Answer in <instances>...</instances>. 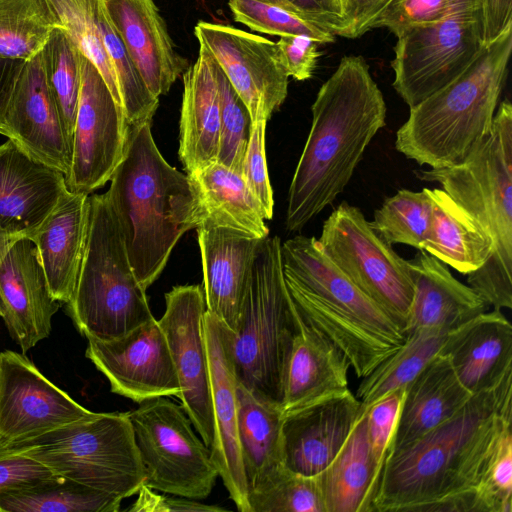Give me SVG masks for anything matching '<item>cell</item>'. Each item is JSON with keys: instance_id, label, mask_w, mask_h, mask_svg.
<instances>
[{"instance_id": "6da1fadb", "label": "cell", "mask_w": 512, "mask_h": 512, "mask_svg": "<svg viewBox=\"0 0 512 512\" xmlns=\"http://www.w3.org/2000/svg\"><path fill=\"white\" fill-rule=\"evenodd\" d=\"M512 425V371L451 418L389 452L370 512H482L478 488Z\"/></svg>"}, {"instance_id": "7a4b0ae2", "label": "cell", "mask_w": 512, "mask_h": 512, "mask_svg": "<svg viewBox=\"0 0 512 512\" xmlns=\"http://www.w3.org/2000/svg\"><path fill=\"white\" fill-rule=\"evenodd\" d=\"M312 124L288 192L285 226L301 231L331 205L377 132L386 103L361 55L340 59L311 107Z\"/></svg>"}, {"instance_id": "3957f363", "label": "cell", "mask_w": 512, "mask_h": 512, "mask_svg": "<svg viewBox=\"0 0 512 512\" xmlns=\"http://www.w3.org/2000/svg\"><path fill=\"white\" fill-rule=\"evenodd\" d=\"M110 181L105 195L135 276L147 290L183 234L200 225L193 186L187 174L164 159L149 123L129 126L124 157Z\"/></svg>"}, {"instance_id": "277c9868", "label": "cell", "mask_w": 512, "mask_h": 512, "mask_svg": "<svg viewBox=\"0 0 512 512\" xmlns=\"http://www.w3.org/2000/svg\"><path fill=\"white\" fill-rule=\"evenodd\" d=\"M512 51V27L485 45L453 81L410 108L395 148L419 165L463 162L490 134Z\"/></svg>"}, {"instance_id": "5b68a950", "label": "cell", "mask_w": 512, "mask_h": 512, "mask_svg": "<svg viewBox=\"0 0 512 512\" xmlns=\"http://www.w3.org/2000/svg\"><path fill=\"white\" fill-rule=\"evenodd\" d=\"M436 182L484 230L492 242L489 260L469 273L467 284L495 310L512 308V105L502 101L492 130L460 164L419 169Z\"/></svg>"}, {"instance_id": "8992f818", "label": "cell", "mask_w": 512, "mask_h": 512, "mask_svg": "<svg viewBox=\"0 0 512 512\" xmlns=\"http://www.w3.org/2000/svg\"><path fill=\"white\" fill-rule=\"evenodd\" d=\"M67 314L87 339L110 340L154 318L104 194L89 196L84 253Z\"/></svg>"}, {"instance_id": "52a82bcc", "label": "cell", "mask_w": 512, "mask_h": 512, "mask_svg": "<svg viewBox=\"0 0 512 512\" xmlns=\"http://www.w3.org/2000/svg\"><path fill=\"white\" fill-rule=\"evenodd\" d=\"M299 319L289 294L278 236L263 239L233 332L237 381L260 400L280 405Z\"/></svg>"}, {"instance_id": "ba28073f", "label": "cell", "mask_w": 512, "mask_h": 512, "mask_svg": "<svg viewBox=\"0 0 512 512\" xmlns=\"http://www.w3.org/2000/svg\"><path fill=\"white\" fill-rule=\"evenodd\" d=\"M21 446L54 474L120 500L144 482L128 412H92Z\"/></svg>"}, {"instance_id": "9c48e42d", "label": "cell", "mask_w": 512, "mask_h": 512, "mask_svg": "<svg viewBox=\"0 0 512 512\" xmlns=\"http://www.w3.org/2000/svg\"><path fill=\"white\" fill-rule=\"evenodd\" d=\"M128 416L144 470L143 485L192 500L207 498L219 473L210 448L195 433L182 406L156 397L139 403Z\"/></svg>"}, {"instance_id": "30bf717a", "label": "cell", "mask_w": 512, "mask_h": 512, "mask_svg": "<svg viewBox=\"0 0 512 512\" xmlns=\"http://www.w3.org/2000/svg\"><path fill=\"white\" fill-rule=\"evenodd\" d=\"M318 241L331 261L405 333L414 294L408 260L372 229L362 211L342 201L325 220Z\"/></svg>"}, {"instance_id": "8fae6325", "label": "cell", "mask_w": 512, "mask_h": 512, "mask_svg": "<svg viewBox=\"0 0 512 512\" xmlns=\"http://www.w3.org/2000/svg\"><path fill=\"white\" fill-rule=\"evenodd\" d=\"M395 36L392 86L409 108L453 81L485 46L479 10L412 25Z\"/></svg>"}, {"instance_id": "7c38bea8", "label": "cell", "mask_w": 512, "mask_h": 512, "mask_svg": "<svg viewBox=\"0 0 512 512\" xmlns=\"http://www.w3.org/2000/svg\"><path fill=\"white\" fill-rule=\"evenodd\" d=\"M81 89L65 186L89 195L110 180L124 157L128 124L98 69L81 54Z\"/></svg>"}, {"instance_id": "4fadbf2b", "label": "cell", "mask_w": 512, "mask_h": 512, "mask_svg": "<svg viewBox=\"0 0 512 512\" xmlns=\"http://www.w3.org/2000/svg\"><path fill=\"white\" fill-rule=\"evenodd\" d=\"M248 108L253 123L268 121L288 94V74L276 43L230 25L199 21L194 28Z\"/></svg>"}, {"instance_id": "5bb4252c", "label": "cell", "mask_w": 512, "mask_h": 512, "mask_svg": "<svg viewBox=\"0 0 512 512\" xmlns=\"http://www.w3.org/2000/svg\"><path fill=\"white\" fill-rule=\"evenodd\" d=\"M165 312L158 320L181 387V406L210 449L214 418L204 336L206 304L200 285H179L165 294Z\"/></svg>"}, {"instance_id": "9a60e30c", "label": "cell", "mask_w": 512, "mask_h": 512, "mask_svg": "<svg viewBox=\"0 0 512 512\" xmlns=\"http://www.w3.org/2000/svg\"><path fill=\"white\" fill-rule=\"evenodd\" d=\"M91 413L45 377L24 353H0L1 447L21 446Z\"/></svg>"}, {"instance_id": "2e32d148", "label": "cell", "mask_w": 512, "mask_h": 512, "mask_svg": "<svg viewBox=\"0 0 512 512\" xmlns=\"http://www.w3.org/2000/svg\"><path fill=\"white\" fill-rule=\"evenodd\" d=\"M87 340L85 356L108 379L113 393L137 403L156 397L179 398L177 372L155 318L118 338Z\"/></svg>"}, {"instance_id": "e0dca14e", "label": "cell", "mask_w": 512, "mask_h": 512, "mask_svg": "<svg viewBox=\"0 0 512 512\" xmlns=\"http://www.w3.org/2000/svg\"><path fill=\"white\" fill-rule=\"evenodd\" d=\"M285 280L396 346L406 340L398 323L323 251L318 239L298 235L281 243Z\"/></svg>"}, {"instance_id": "ac0fdd59", "label": "cell", "mask_w": 512, "mask_h": 512, "mask_svg": "<svg viewBox=\"0 0 512 512\" xmlns=\"http://www.w3.org/2000/svg\"><path fill=\"white\" fill-rule=\"evenodd\" d=\"M0 134L33 159L68 174L71 142L45 79L41 51L24 62L1 119Z\"/></svg>"}, {"instance_id": "d6986e66", "label": "cell", "mask_w": 512, "mask_h": 512, "mask_svg": "<svg viewBox=\"0 0 512 512\" xmlns=\"http://www.w3.org/2000/svg\"><path fill=\"white\" fill-rule=\"evenodd\" d=\"M204 336L210 373L214 418L212 460L230 498L240 512H250L237 427V378L233 358V332L206 310Z\"/></svg>"}, {"instance_id": "ffe728a7", "label": "cell", "mask_w": 512, "mask_h": 512, "mask_svg": "<svg viewBox=\"0 0 512 512\" xmlns=\"http://www.w3.org/2000/svg\"><path fill=\"white\" fill-rule=\"evenodd\" d=\"M59 307L34 242L18 238L0 264V316L23 353L49 337Z\"/></svg>"}, {"instance_id": "44dd1931", "label": "cell", "mask_w": 512, "mask_h": 512, "mask_svg": "<svg viewBox=\"0 0 512 512\" xmlns=\"http://www.w3.org/2000/svg\"><path fill=\"white\" fill-rule=\"evenodd\" d=\"M360 415V401L347 389L287 413L282 425V463L315 476L341 450Z\"/></svg>"}, {"instance_id": "7402d4cb", "label": "cell", "mask_w": 512, "mask_h": 512, "mask_svg": "<svg viewBox=\"0 0 512 512\" xmlns=\"http://www.w3.org/2000/svg\"><path fill=\"white\" fill-rule=\"evenodd\" d=\"M65 189L63 173L8 139L0 145V234L31 238Z\"/></svg>"}, {"instance_id": "603a6c76", "label": "cell", "mask_w": 512, "mask_h": 512, "mask_svg": "<svg viewBox=\"0 0 512 512\" xmlns=\"http://www.w3.org/2000/svg\"><path fill=\"white\" fill-rule=\"evenodd\" d=\"M101 2L150 92L158 98L166 94L189 65L175 50L154 0Z\"/></svg>"}, {"instance_id": "cb8c5ba5", "label": "cell", "mask_w": 512, "mask_h": 512, "mask_svg": "<svg viewBox=\"0 0 512 512\" xmlns=\"http://www.w3.org/2000/svg\"><path fill=\"white\" fill-rule=\"evenodd\" d=\"M206 310L236 330L250 272L263 241L223 227L196 228Z\"/></svg>"}, {"instance_id": "d4e9b609", "label": "cell", "mask_w": 512, "mask_h": 512, "mask_svg": "<svg viewBox=\"0 0 512 512\" xmlns=\"http://www.w3.org/2000/svg\"><path fill=\"white\" fill-rule=\"evenodd\" d=\"M89 195L67 188L30 238L53 297L68 303L77 282L87 237Z\"/></svg>"}, {"instance_id": "484cf974", "label": "cell", "mask_w": 512, "mask_h": 512, "mask_svg": "<svg viewBox=\"0 0 512 512\" xmlns=\"http://www.w3.org/2000/svg\"><path fill=\"white\" fill-rule=\"evenodd\" d=\"M414 284L405 334L420 328L455 329L489 308L444 263L424 250L408 261Z\"/></svg>"}, {"instance_id": "4316f807", "label": "cell", "mask_w": 512, "mask_h": 512, "mask_svg": "<svg viewBox=\"0 0 512 512\" xmlns=\"http://www.w3.org/2000/svg\"><path fill=\"white\" fill-rule=\"evenodd\" d=\"M473 395L512 371V326L501 310L486 311L452 331L443 351Z\"/></svg>"}, {"instance_id": "83f0119b", "label": "cell", "mask_w": 512, "mask_h": 512, "mask_svg": "<svg viewBox=\"0 0 512 512\" xmlns=\"http://www.w3.org/2000/svg\"><path fill=\"white\" fill-rule=\"evenodd\" d=\"M178 155L184 170L197 171L217 162L220 107L211 54L199 46L196 61L183 72Z\"/></svg>"}, {"instance_id": "f1b7e54d", "label": "cell", "mask_w": 512, "mask_h": 512, "mask_svg": "<svg viewBox=\"0 0 512 512\" xmlns=\"http://www.w3.org/2000/svg\"><path fill=\"white\" fill-rule=\"evenodd\" d=\"M471 396L455 374L449 356L436 355L405 388L390 451L454 416Z\"/></svg>"}, {"instance_id": "f546056e", "label": "cell", "mask_w": 512, "mask_h": 512, "mask_svg": "<svg viewBox=\"0 0 512 512\" xmlns=\"http://www.w3.org/2000/svg\"><path fill=\"white\" fill-rule=\"evenodd\" d=\"M298 319L299 330L284 376L280 404L283 415L349 389L348 359L299 316Z\"/></svg>"}, {"instance_id": "4dcf8cb0", "label": "cell", "mask_w": 512, "mask_h": 512, "mask_svg": "<svg viewBox=\"0 0 512 512\" xmlns=\"http://www.w3.org/2000/svg\"><path fill=\"white\" fill-rule=\"evenodd\" d=\"M187 175L198 201L199 226L223 227L262 239L269 235L263 209L240 174L214 162Z\"/></svg>"}, {"instance_id": "1f68e13d", "label": "cell", "mask_w": 512, "mask_h": 512, "mask_svg": "<svg viewBox=\"0 0 512 512\" xmlns=\"http://www.w3.org/2000/svg\"><path fill=\"white\" fill-rule=\"evenodd\" d=\"M367 434L366 413L329 466L319 474L325 512H370L380 483Z\"/></svg>"}, {"instance_id": "d6a6232c", "label": "cell", "mask_w": 512, "mask_h": 512, "mask_svg": "<svg viewBox=\"0 0 512 512\" xmlns=\"http://www.w3.org/2000/svg\"><path fill=\"white\" fill-rule=\"evenodd\" d=\"M286 285L300 319L344 354L358 378L367 376L400 347L298 286L287 281Z\"/></svg>"}, {"instance_id": "836d02e7", "label": "cell", "mask_w": 512, "mask_h": 512, "mask_svg": "<svg viewBox=\"0 0 512 512\" xmlns=\"http://www.w3.org/2000/svg\"><path fill=\"white\" fill-rule=\"evenodd\" d=\"M432 216L423 250L468 275L491 257L492 242L480 225L443 189H429Z\"/></svg>"}, {"instance_id": "e575fe53", "label": "cell", "mask_w": 512, "mask_h": 512, "mask_svg": "<svg viewBox=\"0 0 512 512\" xmlns=\"http://www.w3.org/2000/svg\"><path fill=\"white\" fill-rule=\"evenodd\" d=\"M237 427L249 490L282 463L283 412L280 405L255 397L237 381Z\"/></svg>"}, {"instance_id": "d590c367", "label": "cell", "mask_w": 512, "mask_h": 512, "mask_svg": "<svg viewBox=\"0 0 512 512\" xmlns=\"http://www.w3.org/2000/svg\"><path fill=\"white\" fill-rule=\"evenodd\" d=\"M453 330L420 328L409 332L394 353L362 378L355 394L360 414L394 391L406 388L430 360L443 353Z\"/></svg>"}, {"instance_id": "8d00e7d4", "label": "cell", "mask_w": 512, "mask_h": 512, "mask_svg": "<svg viewBox=\"0 0 512 512\" xmlns=\"http://www.w3.org/2000/svg\"><path fill=\"white\" fill-rule=\"evenodd\" d=\"M122 500L53 474L0 493V512H117Z\"/></svg>"}, {"instance_id": "74e56055", "label": "cell", "mask_w": 512, "mask_h": 512, "mask_svg": "<svg viewBox=\"0 0 512 512\" xmlns=\"http://www.w3.org/2000/svg\"><path fill=\"white\" fill-rule=\"evenodd\" d=\"M56 27L48 0H0V57L33 58Z\"/></svg>"}, {"instance_id": "f35d334b", "label": "cell", "mask_w": 512, "mask_h": 512, "mask_svg": "<svg viewBox=\"0 0 512 512\" xmlns=\"http://www.w3.org/2000/svg\"><path fill=\"white\" fill-rule=\"evenodd\" d=\"M248 501L250 512H325L319 474L303 475L283 463L249 490Z\"/></svg>"}, {"instance_id": "ab89813d", "label": "cell", "mask_w": 512, "mask_h": 512, "mask_svg": "<svg viewBox=\"0 0 512 512\" xmlns=\"http://www.w3.org/2000/svg\"><path fill=\"white\" fill-rule=\"evenodd\" d=\"M60 27L80 53L98 69L122 107L118 84L107 54L99 16L101 0H48ZM123 108V107H122Z\"/></svg>"}, {"instance_id": "60d3db41", "label": "cell", "mask_w": 512, "mask_h": 512, "mask_svg": "<svg viewBox=\"0 0 512 512\" xmlns=\"http://www.w3.org/2000/svg\"><path fill=\"white\" fill-rule=\"evenodd\" d=\"M41 56L48 88L72 144L81 89V53L65 32L56 27L43 46Z\"/></svg>"}, {"instance_id": "b9f144b4", "label": "cell", "mask_w": 512, "mask_h": 512, "mask_svg": "<svg viewBox=\"0 0 512 512\" xmlns=\"http://www.w3.org/2000/svg\"><path fill=\"white\" fill-rule=\"evenodd\" d=\"M432 216L429 189L399 190L375 210L372 229L388 244H404L423 250Z\"/></svg>"}, {"instance_id": "7bdbcfd3", "label": "cell", "mask_w": 512, "mask_h": 512, "mask_svg": "<svg viewBox=\"0 0 512 512\" xmlns=\"http://www.w3.org/2000/svg\"><path fill=\"white\" fill-rule=\"evenodd\" d=\"M99 23L104 45L117 80L128 126L151 124L158 108L159 98L154 96L146 86L123 42L108 20L102 2Z\"/></svg>"}, {"instance_id": "ee69618b", "label": "cell", "mask_w": 512, "mask_h": 512, "mask_svg": "<svg viewBox=\"0 0 512 512\" xmlns=\"http://www.w3.org/2000/svg\"><path fill=\"white\" fill-rule=\"evenodd\" d=\"M213 68L220 107L217 162L241 175L254 123L248 108L214 59Z\"/></svg>"}, {"instance_id": "f6af8a7d", "label": "cell", "mask_w": 512, "mask_h": 512, "mask_svg": "<svg viewBox=\"0 0 512 512\" xmlns=\"http://www.w3.org/2000/svg\"><path fill=\"white\" fill-rule=\"evenodd\" d=\"M228 6L236 22L251 30L269 35H303L320 44L334 43L335 35L301 16L261 0H229Z\"/></svg>"}, {"instance_id": "bcb514c9", "label": "cell", "mask_w": 512, "mask_h": 512, "mask_svg": "<svg viewBox=\"0 0 512 512\" xmlns=\"http://www.w3.org/2000/svg\"><path fill=\"white\" fill-rule=\"evenodd\" d=\"M480 0H395L375 21L397 35L406 27L442 20L452 15L479 10Z\"/></svg>"}, {"instance_id": "7dc6e473", "label": "cell", "mask_w": 512, "mask_h": 512, "mask_svg": "<svg viewBox=\"0 0 512 512\" xmlns=\"http://www.w3.org/2000/svg\"><path fill=\"white\" fill-rule=\"evenodd\" d=\"M512 430L502 434L478 488L482 512H512Z\"/></svg>"}, {"instance_id": "c3c4849f", "label": "cell", "mask_w": 512, "mask_h": 512, "mask_svg": "<svg viewBox=\"0 0 512 512\" xmlns=\"http://www.w3.org/2000/svg\"><path fill=\"white\" fill-rule=\"evenodd\" d=\"M266 125L267 121H259L253 124L241 176L260 203L265 220H269L273 216L274 200L266 162Z\"/></svg>"}, {"instance_id": "681fc988", "label": "cell", "mask_w": 512, "mask_h": 512, "mask_svg": "<svg viewBox=\"0 0 512 512\" xmlns=\"http://www.w3.org/2000/svg\"><path fill=\"white\" fill-rule=\"evenodd\" d=\"M404 392L405 388L394 391L376 402L366 412L367 434L380 475L391 448Z\"/></svg>"}, {"instance_id": "f907efd6", "label": "cell", "mask_w": 512, "mask_h": 512, "mask_svg": "<svg viewBox=\"0 0 512 512\" xmlns=\"http://www.w3.org/2000/svg\"><path fill=\"white\" fill-rule=\"evenodd\" d=\"M54 473L28 454L26 447L0 446V493L19 489Z\"/></svg>"}, {"instance_id": "816d5d0a", "label": "cell", "mask_w": 512, "mask_h": 512, "mask_svg": "<svg viewBox=\"0 0 512 512\" xmlns=\"http://www.w3.org/2000/svg\"><path fill=\"white\" fill-rule=\"evenodd\" d=\"M318 44L314 39L303 35L280 37L276 46L288 76L297 81L312 78L320 56Z\"/></svg>"}, {"instance_id": "f5cc1de1", "label": "cell", "mask_w": 512, "mask_h": 512, "mask_svg": "<svg viewBox=\"0 0 512 512\" xmlns=\"http://www.w3.org/2000/svg\"><path fill=\"white\" fill-rule=\"evenodd\" d=\"M136 501L127 510L130 512H205L225 511L219 506L204 505L197 500L179 496H165L142 485Z\"/></svg>"}, {"instance_id": "db71d44e", "label": "cell", "mask_w": 512, "mask_h": 512, "mask_svg": "<svg viewBox=\"0 0 512 512\" xmlns=\"http://www.w3.org/2000/svg\"><path fill=\"white\" fill-rule=\"evenodd\" d=\"M395 0H347L340 37L356 39L373 29L379 16Z\"/></svg>"}, {"instance_id": "11a10c76", "label": "cell", "mask_w": 512, "mask_h": 512, "mask_svg": "<svg viewBox=\"0 0 512 512\" xmlns=\"http://www.w3.org/2000/svg\"><path fill=\"white\" fill-rule=\"evenodd\" d=\"M479 11L485 45L512 27V0H480Z\"/></svg>"}, {"instance_id": "9f6ffc18", "label": "cell", "mask_w": 512, "mask_h": 512, "mask_svg": "<svg viewBox=\"0 0 512 512\" xmlns=\"http://www.w3.org/2000/svg\"><path fill=\"white\" fill-rule=\"evenodd\" d=\"M307 21L335 36H341L342 22L325 10L321 0H286Z\"/></svg>"}, {"instance_id": "6f0895ef", "label": "cell", "mask_w": 512, "mask_h": 512, "mask_svg": "<svg viewBox=\"0 0 512 512\" xmlns=\"http://www.w3.org/2000/svg\"><path fill=\"white\" fill-rule=\"evenodd\" d=\"M24 62L0 57V122Z\"/></svg>"}, {"instance_id": "680465c9", "label": "cell", "mask_w": 512, "mask_h": 512, "mask_svg": "<svg viewBox=\"0 0 512 512\" xmlns=\"http://www.w3.org/2000/svg\"><path fill=\"white\" fill-rule=\"evenodd\" d=\"M321 2L325 10L328 11L334 17L338 18L343 25V19L347 7V0H321Z\"/></svg>"}, {"instance_id": "91938a15", "label": "cell", "mask_w": 512, "mask_h": 512, "mask_svg": "<svg viewBox=\"0 0 512 512\" xmlns=\"http://www.w3.org/2000/svg\"><path fill=\"white\" fill-rule=\"evenodd\" d=\"M17 237L0 234V264L11 245L17 240Z\"/></svg>"}, {"instance_id": "94428289", "label": "cell", "mask_w": 512, "mask_h": 512, "mask_svg": "<svg viewBox=\"0 0 512 512\" xmlns=\"http://www.w3.org/2000/svg\"><path fill=\"white\" fill-rule=\"evenodd\" d=\"M261 1H265V2H268V3L274 4V5H277V6L281 7V8H284V9H286L288 11H291V12L299 15L297 10L289 2H287L286 0H261Z\"/></svg>"}]
</instances>
